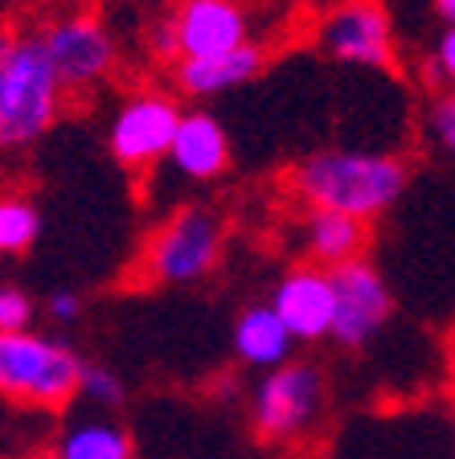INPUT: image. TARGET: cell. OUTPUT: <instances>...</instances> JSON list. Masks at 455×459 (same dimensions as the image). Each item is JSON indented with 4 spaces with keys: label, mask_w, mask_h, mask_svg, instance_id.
<instances>
[{
    "label": "cell",
    "mask_w": 455,
    "mask_h": 459,
    "mask_svg": "<svg viewBox=\"0 0 455 459\" xmlns=\"http://www.w3.org/2000/svg\"><path fill=\"white\" fill-rule=\"evenodd\" d=\"M427 135L443 148L447 156H455V91H439L427 107Z\"/></svg>",
    "instance_id": "cell-19"
},
{
    "label": "cell",
    "mask_w": 455,
    "mask_h": 459,
    "mask_svg": "<svg viewBox=\"0 0 455 459\" xmlns=\"http://www.w3.org/2000/svg\"><path fill=\"white\" fill-rule=\"evenodd\" d=\"M427 74L435 86L443 91H455V25H443V33L435 38V49H431Z\"/></svg>",
    "instance_id": "cell-21"
},
{
    "label": "cell",
    "mask_w": 455,
    "mask_h": 459,
    "mask_svg": "<svg viewBox=\"0 0 455 459\" xmlns=\"http://www.w3.org/2000/svg\"><path fill=\"white\" fill-rule=\"evenodd\" d=\"M180 103L169 91H136L115 107L111 124H107V148L115 164L127 172H144L156 160H164L172 148V135L180 127Z\"/></svg>",
    "instance_id": "cell-6"
},
{
    "label": "cell",
    "mask_w": 455,
    "mask_h": 459,
    "mask_svg": "<svg viewBox=\"0 0 455 459\" xmlns=\"http://www.w3.org/2000/svg\"><path fill=\"white\" fill-rule=\"evenodd\" d=\"M29 459H49V455H29Z\"/></svg>",
    "instance_id": "cell-26"
},
{
    "label": "cell",
    "mask_w": 455,
    "mask_h": 459,
    "mask_svg": "<svg viewBox=\"0 0 455 459\" xmlns=\"http://www.w3.org/2000/svg\"><path fill=\"white\" fill-rule=\"evenodd\" d=\"M222 247H226V226L218 213L209 205H180L177 213H169L152 230L140 271L148 283L193 287L218 271Z\"/></svg>",
    "instance_id": "cell-4"
},
{
    "label": "cell",
    "mask_w": 455,
    "mask_h": 459,
    "mask_svg": "<svg viewBox=\"0 0 455 459\" xmlns=\"http://www.w3.org/2000/svg\"><path fill=\"white\" fill-rule=\"evenodd\" d=\"M177 57H214L247 46L250 17L238 0H180L172 9Z\"/></svg>",
    "instance_id": "cell-11"
},
{
    "label": "cell",
    "mask_w": 455,
    "mask_h": 459,
    "mask_svg": "<svg viewBox=\"0 0 455 459\" xmlns=\"http://www.w3.org/2000/svg\"><path fill=\"white\" fill-rule=\"evenodd\" d=\"M66 86L54 70V57L46 49L41 29L13 33L4 86H0V152H25L62 115Z\"/></svg>",
    "instance_id": "cell-2"
},
{
    "label": "cell",
    "mask_w": 455,
    "mask_h": 459,
    "mask_svg": "<svg viewBox=\"0 0 455 459\" xmlns=\"http://www.w3.org/2000/svg\"><path fill=\"white\" fill-rule=\"evenodd\" d=\"M46 316L54 325H78L83 320V296L78 291H54L46 299Z\"/></svg>",
    "instance_id": "cell-22"
},
{
    "label": "cell",
    "mask_w": 455,
    "mask_h": 459,
    "mask_svg": "<svg viewBox=\"0 0 455 459\" xmlns=\"http://www.w3.org/2000/svg\"><path fill=\"white\" fill-rule=\"evenodd\" d=\"M267 304L276 307V316L287 325L295 344L332 341V320H337V283H332V271L316 267V263L292 267L271 287Z\"/></svg>",
    "instance_id": "cell-10"
},
{
    "label": "cell",
    "mask_w": 455,
    "mask_h": 459,
    "mask_svg": "<svg viewBox=\"0 0 455 459\" xmlns=\"http://www.w3.org/2000/svg\"><path fill=\"white\" fill-rule=\"evenodd\" d=\"M316 46L345 66L386 70L394 66L398 41H394V21H389L381 0H341L316 25Z\"/></svg>",
    "instance_id": "cell-7"
},
{
    "label": "cell",
    "mask_w": 455,
    "mask_h": 459,
    "mask_svg": "<svg viewBox=\"0 0 455 459\" xmlns=\"http://www.w3.org/2000/svg\"><path fill=\"white\" fill-rule=\"evenodd\" d=\"M78 398H83L91 411H119L124 398H127L124 377H119L115 369H107V365L86 361L83 377H78Z\"/></svg>",
    "instance_id": "cell-18"
},
{
    "label": "cell",
    "mask_w": 455,
    "mask_h": 459,
    "mask_svg": "<svg viewBox=\"0 0 455 459\" xmlns=\"http://www.w3.org/2000/svg\"><path fill=\"white\" fill-rule=\"evenodd\" d=\"M332 283H337V320H332V341L357 353L365 344H373L381 336V328L389 325L394 316V296H389V283L381 279V271L373 267L370 258H357V263H345V267L332 271Z\"/></svg>",
    "instance_id": "cell-9"
},
{
    "label": "cell",
    "mask_w": 455,
    "mask_h": 459,
    "mask_svg": "<svg viewBox=\"0 0 455 459\" xmlns=\"http://www.w3.org/2000/svg\"><path fill=\"white\" fill-rule=\"evenodd\" d=\"M33 316H38V307H33L29 291L0 283V333H25L33 325Z\"/></svg>",
    "instance_id": "cell-20"
},
{
    "label": "cell",
    "mask_w": 455,
    "mask_h": 459,
    "mask_svg": "<svg viewBox=\"0 0 455 459\" xmlns=\"http://www.w3.org/2000/svg\"><path fill=\"white\" fill-rule=\"evenodd\" d=\"M46 49L54 57V70L66 86V95H86L95 91L107 74L119 62V49H115V38L107 29L103 17L95 13H66V17H54L46 29Z\"/></svg>",
    "instance_id": "cell-8"
},
{
    "label": "cell",
    "mask_w": 455,
    "mask_h": 459,
    "mask_svg": "<svg viewBox=\"0 0 455 459\" xmlns=\"http://www.w3.org/2000/svg\"><path fill=\"white\" fill-rule=\"evenodd\" d=\"M410 169L394 152L320 148L292 169V193L308 210H337L370 221L407 193Z\"/></svg>",
    "instance_id": "cell-1"
},
{
    "label": "cell",
    "mask_w": 455,
    "mask_h": 459,
    "mask_svg": "<svg viewBox=\"0 0 455 459\" xmlns=\"http://www.w3.org/2000/svg\"><path fill=\"white\" fill-rule=\"evenodd\" d=\"M41 238V210L25 193H0V255H29Z\"/></svg>",
    "instance_id": "cell-17"
},
{
    "label": "cell",
    "mask_w": 455,
    "mask_h": 459,
    "mask_svg": "<svg viewBox=\"0 0 455 459\" xmlns=\"http://www.w3.org/2000/svg\"><path fill=\"white\" fill-rule=\"evenodd\" d=\"M431 13H435L443 25H455V0H431Z\"/></svg>",
    "instance_id": "cell-24"
},
{
    "label": "cell",
    "mask_w": 455,
    "mask_h": 459,
    "mask_svg": "<svg viewBox=\"0 0 455 459\" xmlns=\"http://www.w3.org/2000/svg\"><path fill=\"white\" fill-rule=\"evenodd\" d=\"M83 357L66 341L41 336L33 328L25 333H0V398L38 411H62L70 398H78Z\"/></svg>",
    "instance_id": "cell-3"
},
{
    "label": "cell",
    "mask_w": 455,
    "mask_h": 459,
    "mask_svg": "<svg viewBox=\"0 0 455 459\" xmlns=\"http://www.w3.org/2000/svg\"><path fill=\"white\" fill-rule=\"evenodd\" d=\"M328 402V377L316 361H284L250 390V422L263 443H300L312 435Z\"/></svg>",
    "instance_id": "cell-5"
},
{
    "label": "cell",
    "mask_w": 455,
    "mask_h": 459,
    "mask_svg": "<svg viewBox=\"0 0 455 459\" xmlns=\"http://www.w3.org/2000/svg\"><path fill=\"white\" fill-rule=\"evenodd\" d=\"M9 49H13V33L0 29V86H4V66H9Z\"/></svg>",
    "instance_id": "cell-25"
},
{
    "label": "cell",
    "mask_w": 455,
    "mask_h": 459,
    "mask_svg": "<svg viewBox=\"0 0 455 459\" xmlns=\"http://www.w3.org/2000/svg\"><path fill=\"white\" fill-rule=\"evenodd\" d=\"M230 344H234V357L247 369H279L284 361H292V333L287 325L276 316L271 304H250L238 312L234 333H230Z\"/></svg>",
    "instance_id": "cell-15"
},
{
    "label": "cell",
    "mask_w": 455,
    "mask_h": 459,
    "mask_svg": "<svg viewBox=\"0 0 455 459\" xmlns=\"http://www.w3.org/2000/svg\"><path fill=\"white\" fill-rule=\"evenodd\" d=\"M49 459H136V443L124 422H115L103 411H91L57 430Z\"/></svg>",
    "instance_id": "cell-16"
},
{
    "label": "cell",
    "mask_w": 455,
    "mask_h": 459,
    "mask_svg": "<svg viewBox=\"0 0 455 459\" xmlns=\"http://www.w3.org/2000/svg\"><path fill=\"white\" fill-rule=\"evenodd\" d=\"M169 169L185 181H218L230 169V135L209 111H185L169 148Z\"/></svg>",
    "instance_id": "cell-12"
},
{
    "label": "cell",
    "mask_w": 455,
    "mask_h": 459,
    "mask_svg": "<svg viewBox=\"0 0 455 459\" xmlns=\"http://www.w3.org/2000/svg\"><path fill=\"white\" fill-rule=\"evenodd\" d=\"M263 49L258 46H238L230 54H214V57H177L172 66V78H177V91L185 99H214V95H226L234 86L250 82L258 78L263 70Z\"/></svg>",
    "instance_id": "cell-13"
},
{
    "label": "cell",
    "mask_w": 455,
    "mask_h": 459,
    "mask_svg": "<svg viewBox=\"0 0 455 459\" xmlns=\"http://www.w3.org/2000/svg\"><path fill=\"white\" fill-rule=\"evenodd\" d=\"M303 238V255L308 263L324 271H337L345 263H357L365 258V247H370V221L349 218V213L337 210H308L300 226Z\"/></svg>",
    "instance_id": "cell-14"
},
{
    "label": "cell",
    "mask_w": 455,
    "mask_h": 459,
    "mask_svg": "<svg viewBox=\"0 0 455 459\" xmlns=\"http://www.w3.org/2000/svg\"><path fill=\"white\" fill-rule=\"evenodd\" d=\"M152 49L164 57H177V38H172V21H164V25L152 29Z\"/></svg>",
    "instance_id": "cell-23"
}]
</instances>
